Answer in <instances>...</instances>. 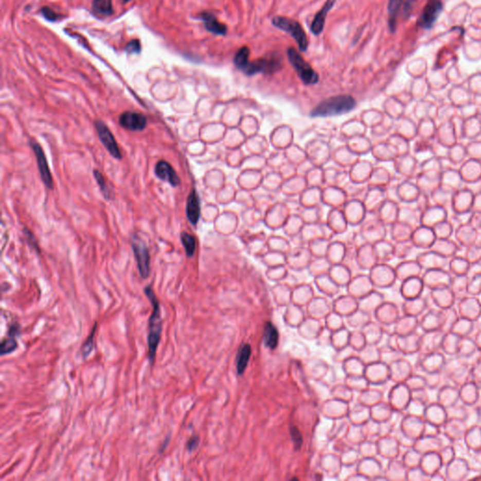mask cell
<instances>
[{
  "instance_id": "6da1fadb",
  "label": "cell",
  "mask_w": 481,
  "mask_h": 481,
  "mask_svg": "<svg viewBox=\"0 0 481 481\" xmlns=\"http://www.w3.org/2000/svg\"><path fill=\"white\" fill-rule=\"evenodd\" d=\"M250 49L247 46H243L239 49L233 58V63L235 67L247 76H252L257 74L273 75L282 69L281 59L274 55L271 57H265L262 59L249 61Z\"/></svg>"
},
{
  "instance_id": "7a4b0ae2",
  "label": "cell",
  "mask_w": 481,
  "mask_h": 481,
  "mask_svg": "<svg viewBox=\"0 0 481 481\" xmlns=\"http://www.w3.org/2000/svg\"><path fill=\"white\" fill-rule=\"evenodd\" d=\"M147 297L152 304V311L149 318V330H148V355L151 365H153L156 357L158 345L162 335L163 320L161 316L160 301L157 298L152 286L149 285L144 289Z\"/></svg>"
},
{
  "instance_id": "3957f363",
  "label": "cell",
  "mask_w": 481,
  "mask_h": 481,
  "mask_svg": "<svg viewBox=\"0 0 481 481\" xmlns=\"http://www.w3.org/2000/svg\"><path fill=\"white\" fill-rule=\"evenodd\" d=\"M357 102L350 95H339L326 99L319 103L311 112V116L316 117H332L346 114L355 108Z\"/></svg>"
},
{
  "instance_id": "277c9868",
  "label": "cell",
  "mask_w": 481,
  "mask_h": 481,
  "mask_svg": "<svg viewBox=\"0 0 481 481\" xmlns=\"http://www.w3.org/2000/svg\"><path fill=\"white\" fill-rule=\"evenodd\" d=\"M272 25L288 33L294 39L301 52H307L308 48V39L300 23L292 18L284 16H276L272 19Z\"/></svg>"
},
{
  "instance_id": "5b68a950",
  "label": "cell",
  "mask_w": 481,
  "mask_h": 481,
  "mask_svg": "<svg viewBox=\"0 0 481 481\" xmlns=\"http://www.w3.org/2000/svg\"><path fill=\"white\" fill-rule=\"evenodd\" d=\"M287 56L290 63L296 72L298 77L302 80L306 86L315 85L319 82V75L309 65L301 54L295 48H288Z\"/></svg>"
},
{
  "instance_id": "8992f818",
  "label": "cell",
  "mask_w": 481,
  "mask_h": 481,
  "mask_svg": "<svg viewBox=\"0 0 481 481\" xmlns=\"http://www.w3.org/2000/svg\"><path fill=\"white\" fill-rule=\"evenodd\" d=\"M132 248L141 278L146 279L151 273V256L149 248L145 242L137 235H134L132 238Z\"/></svg>"
},
{
  "instance_id": "52a82bcc",
  "label": "cell",
  "mask_w": 481,
  "mask_h": 481,
  "mask_svg": "<svg viewBox=\"0 0 481 481\" xmlns=\"http://www.w3.org/2000/svg\"><path fill=\"white\" fill-rule=\"evenodd\" d=\"M95 128L97 131L99 139L103 144V147L106 149V151L110 153V155L117 160H121L122 155L118 146V143L115 139V136L112 134V132L110 131L106 124L102 120H96Z\"/></svg>"
},
{
  "instance_id": "ba28073f",
  "label": "cell",
  "mask_w": 481,
  "mask_h": 481,
  "mask_svg": "<svg viewBox=\"0 0 481 481\" xmlns=\"http://www.w3.org/2000/svg\"><path fill=\"white\" fill-rule=\"evenodd\" d=\"M442 11L443 3L440 0H429L417 21V25L424 29L433 27Z\"/></svg>"
},
{
  "instance_id": "9c48e42d",
  "label": "cell",
  "mask_w": 481,
  "mask_h": 481,
  "mask_svg": "<svg viewBox=\"0 0 481 481\" xmlns=\"http://www.w3.org/2000/svg\"><path fill=\"white\" fill-rule=\"evenodd\" d=\"M30 146L32 148L33 152H34V154H35V157H36V160H37L39 172H40V175H41L42 181L44 182V185H45L48 189H53V186H54V185H53V178H52V174H51V171H50L48 163H47V160H46V157H45V154H44L43 148L41 147V145H40L39 143L35 142V141H31V142H30Z\"/></svg>"
},
{
  "instance_id": "30bf717a",
  "label": "cell",
  "mask_w": 481,
  "mask_h": 481,
  "mask_svg": "<svg viewBox=\"0 0 481 481\" xmlns=\"http://www.w3.org/2000/svg\"><path fill=\"white\" fill-rule=\"evenodd\" d=\"M119 123L126 130L141 132L146 129L148 119L143 114L134 111H125L119 116Z\"/></svg>"
},
{
  "instance_id": "8fae6325",
  "label": "cell",
  "mask_w": 481,
  "mask_h": 481,
  "mask_svg": "<svg viewBox=\"0 0 481 481\" xmlns=\"http://www.w3.org/2000/svg\"><path fill=\"white\" fill-rule=\"evenodd\" d=\"M154 173L156 177L164 182H167L172 187H177L181 184V180L179 178L178 174L175 171L171 165L167 161L160 160L157 162L154 168Z\"/></svg>"
},
{
  "instance_id": "7c38bea8",
  "label": "cell",
  "mask_w": 481,
  "mask_h": 481,
  "mask_svg": "<svg viewBox=\"0 0 481 481\" xmlns=\"http://www.w3.org/2000/svg\"><path fill=\"white\" fill-rule=\"evenodd\" d=\"M335 2L336 0H326L325 5L323 6V8L314 17L312 23L310 25V31L313 33L315 36H319V34H322L324 31L327 14L332 10V8L335 6Z\"/></svg>"
},
{
  "instance_id": "4fadbf2b",
  "label": "cell",
  "mask_w": 481,
  "mask_h": 481,
  "mask_svg": "<svg viewBox=\"0 0 481 481\" xmlns=\"http://www.w3.org/2000/svg\"><path fill=\"white\" fill-rule=\"evenodd\" d=\"M200 19L204 24L206 30L217 36H226L227 34V27L217 20V16L211 12L204 11L200 14Z\"/></svg>"
},
{
  "instance_id": "5bb4252c",
  "label": "cell",
  "mask_w": 481,
  "mask_h": 481,
  "mask_svg": "<svg viewBox=\"0 0 481 481\" xmlns=\"http://www.w3.org/2000/svg\"><path fill=\"white\" fill-rule=\"evenodd\" d=\"M186 216L190 223L195 226L200 220V198L195 189L192 190L190 193L187 201H186Z\"/></svg>"
},
{
  "instance_id": "9a60e30c",
  "label": "cell",
  "mask_w": 481,
  "mask_h": 481,
  "mask_svg": "<svg viewBox=\"0 0 481 481\" xmlns=\"http://www.w3.org/2000/svg\"><path fill=\"white\" fill-rule=\"evenodd\" d=\"M263 341H264L265 346L271 350H275L278 344V341H279L278 331L276 329V326L271 322H267L265 324Z\"/></svg>"
},
{
  "instance_id": "2e32d148",
  "label": "cell",
  "mask_w": 481,
  "mask_h": 481,
  "mask_svg": "<svg viewBox=\"0 0 481 481\" xmlns=\"http://www.w3.org/2000/svg\"><path fill=\"white\" fill-rule=\"evenodd\" d=\"M404 0H389L388 3V27L390 31L394 33L398 27V17L400 8Z\"/></svg>"
},
{
  "instance_id": "e0dca14e",
  "label": "cell",
  "mask_w": 481,
  "mask_h": 481,
  "mask_svg": "<svg viewBox=\"0 0 481 481\" xmlns=\"http://www.w3.org/2000/svg\"><path fill=\"white\" fill-rule=\"evenodd\" d=\"M251 346L247 343L240 347L236 358V368L239 375H242L247 367L249 359L251 357Z\"/></svg>"
},
{
  "instance_id": "ac0fdd59",
  "label": "cell",
  "mask_w": 481,
  "mask_h": 481,
  "mask_svg": "<svg viewBox=\"0 0 481 481\" xmlns=\"http://www.w3.org/2000/svg\"><path fill=\"white\" fill-rule=\"evenodd\" d=\"M92 11L100 16H110L113 14L112 0H93Z\"/></svg>"
},
{
  "instance_id": "d6986e66",
  "label": "cell",
  "mask_w": 481,
  "mask_h": 481,
  "mask_svg": "<svg viewBox=\"0 0 481 481\" xmlns=\"http://www.w3.org/2000/svg\"><path fill=\"white\" fill-rule=\"evenodd\" d=\"M98 323H95V325L92 327L91 334L87 336V340L82 344L81 349H80V353L84 359H86L91 355L92 351L94 348V337L97 333Z\"/></svg>"
},
{
  "instance_id": "ffe728a7",
  "label": "cell",
  "mask_w": 481,
  "mask_h": 481,
  "mask_svg": "<svg viewBox=\"0 0 481 481\" xmlns=\"http://www.w3.org/2000/svg\"><path fill=\"white\" fill-rule=\"evenodd\" d=\"M93 175H94V178L96 180L97 182L98 186L100 188V191L102 192L103 194V198L105 200H114L115 197H114V193L110 190V188L109 187V185L106 184L105 182V179L103 178V174L101 173L100 171L98 170H94L93 171Z\"/></svg>"
},
{
  "instance_id": "44dd1931",
  "label": "cell",
  "mask_w": 481,
  "mask_h": 481,
  "mask_svg": "<svg viewBox=\"0 0 481 481\" xmlns=\"http://www.w3.org/2000/svg\"><path fill=\"white\" fill-rule=\"evenodd\" d=\"M181 241L184 245V249L187 257H193L195 251V239L193 235L189 233H182L181 234Z\"/></svg>"
},
{
  "instance_id": "7402d4cb",
  "label": "cell",
  "mask_w": 481,
  "mask_h": 481,
  "mask_svg": "<svg viewBox=\"0 0 481 481\" xmlns=\"http://www.w3.org/2000/svg\"><path fill=\"white\" fill-rule=\"evenodd\" d=\"M17 346H18V343H17L16 337L7 336L1 342V354L5 355V354L11 353L16 350Z\"/></svg>"
},
{
  "instance_id": "603a6c76",
  "label": "cell",
  "mask_w": 481,
  "mask_h": 481,
  "mask_svg": "<svg viewBox=\"0 0 481 481\" xmlns=\"http://www.w3.org/2000/svg\"><path fill=\"white\" fill-rule=\"evenodd\" d=\"M290 433H291V435H292V441L294 443V446H295V449H299L301 447H302V443H303V436H302V433H300L299 429L295 426H292L291 429H290Z\"/></svg>"
},
{
  "instance_id": "cb8c5ba5",
  "label": "cell",
  "mask_w": 481,
  "mask_h": 481,
  "mask_svg": "<svg viewBox=\"0 0 481 481\" xmlns=\"http://www.w3.org/2000/svg\"><path fill=\"white\" fill-rule=\"evenodd\" d=\"M125 50H126L129 54L139 53L141 50L140 43H139L137 40H133V41H131L129 44L126 45Z\"/></svg>"
},
{
  "instance_id": "d4e9b609",
  "label": "cell",
  "mask_w": 481,
  "mask_h": 481,
  "mask_svg": "<svg viewBox=\"0 0 481 481\" xmlns=\"http://www.w3.org/2000/svg\"><path fill=\"white\" fill-rule=\"evenodd\" d=\"M24 233H25V235L27 236L28 243H30V245L32 246L33 248L35 249V250L37 251V253L40 254V251H41V250H40V247H39L38 242H37V240L35 238V236L33 235L32 233L29 231L27 228H25Z\"/></svg>"
},
{
  "instance_id": "484cf974",
  "label": "cell",
  "mask_w": 481,
  "mask_h": 481,
  "mask_svg": "<svg viewBox=\"0 0 481 481\" xmlns=\"http://www.w3.org/2000/svg\"><path fill=\"white\" fill-rule=\"evenodd\" d=\"M416 2V0H406L403 11H402V15H403L404 19H407L408 17L411 15L412 11L414 9V5H415Z\"/></svg>"
},
{
  "instance_id": "4316f807",
  "label": "cell",
  "mask_w": 481,
  "mask_h": 481,
  "mask_svg": "<svg viewBox=\"0 0 481 481\" xmlns=\"http://www.w3.org/2000/svg\"><path fill=\"white\" fill-rule=\"evenodd\" d=\"M42 12H43L44 16L45 17L47 20H49V21L55 22V21H57L58 18H59V15H58L54 11L50 10L47 7L44 8V9L42 10Z\"/></svg>"
},
{
  "instance_id": "83f0119b",
  "label": "cell",
  "mask_w": 481,
  "mask_h": 481,
  "mask_svg": "<svg viewBox=\"0 0 481 481\" xmlns=\"http://www.w3.org/2000/svg\"><path fill=\"white\" fill-rule=\"evenodd\" d=\"M199 443H200V438H199V436L193 435V436L188 440L187 444H186L188 451L192 452V451L195 450V449H198V447H199Z\"/></svg>"
},
{
  "instance_id": "f1b7e54d",
  "label": "cell",
  "mask_w": 481,
  "mask_h": 481,
  "mask_svg": "<svg viewBox=\"0 0 481 481\" xmlns=\"http://www.w3.org/2000/svg\"><path fill=\"white\" fill-rule=\"evenodd\" d=\"M20 335V325L16 322L12 323L9 326V331H8V336L11 337H17V335Z\"/></svg>"
},
{
  "instance_id": "f546056e",
  "label": "cell",
  "mask_w": 481,
  "mask_h": 481,
  "mask_svg": "<svg viewBox=\"0 0 481 481\" xmlns=\"http://www.w3.org/2000/svg\"><path fill=\"white\" fill-rule=\"evenodd\" d=\"M128 1H130V0H122L123 3H126V2H128Z\"/></svg>"
}]
</instances>
